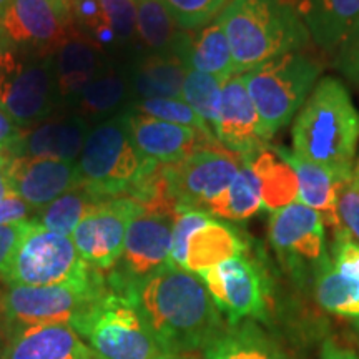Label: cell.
I'll use <instances>...</instances> for the list:
<instances>
[{"mask_svg": "<svg viewBox=\"0 0 359 359\" xmlns=\"http://www.w3.org/2000/svg\"><path fill=\"white\" fill-rule=\"evenodd\" d=\"M70 325L97 359H170L132 299L110 288Z\"/></svg>", "mask_w": 359, "mask_h": 359, "instance_id": "8992f818", "label": "cell"}, {"mask_svg": "<svg viewBox=\"0 0 359 359\" xmlns=\"http://www.w3.org/2000/svg\"><path fill=\"white\" fill-rule=\"evenodd\" d=\"M313 285L314 298L323 309L339 316H359V243L334 236Z\"/></svg>", "mask_w": 359, "mask_h": 359, "instance_id": "2e32d148", "label": "cell"}, {"mask_svg": "<svg viewBox=\"0 0 359 359\" xmlns=\"http://www.w3.org/2000/svg\"><path fill=\"white\" fill-rule=\"evenodd\" d=\"M321 359H359L358 354L349 349L348 346H343L336 339H326L321 348Z\"/></svg>", "mask_w": 359, "mask_h": 359, "instance_id": "ee69618b", "label": "cell"}, {"mask_svg": "<svg viewBox=\"0 0 359 359\" xmlns=\"http://www.w3.org/2000/svg\"><path fill=\"white\" fill-rule=\"evenodd\" d=\"M137 37L154 53H175L188 37L161 0H137Z\"/></svg>", "mask_w": 359, "mask_h": 359, "instance_id": "4dcf8cb0", "label": "cell"}, {"mask_svg": "<svg viewBox=\"0 0 359 359\" xmlns=\"http://www.w3.org/2000/svg\"><path fill=\"white\" fill-rule=\"evenodd\" d=\"M351 323H353L354 330H356V333H358V336H359V316L351 318Z\"/></svg>", "mask_w": 359, "mask_h": 359, "instance_id": "681fc988", "label": "cell"}, {"mask_svg": "<svg viewBox=\"0 0 359 359\" xmlns=\"http://www.w3.org/2000/svg\"><path fill=\"white\" fill-rule=\"evenodd\" d=\"M22 128L17 125L7 111L0 107V147L8 148L12 151V147L15 145L17 140L20 138Z\"/></svg>", "mask_w": 359, "mask_h": 359, "instance_id": "7bdbcfd3", "label": "cell"}, {"mask_svg": "<svg viewBox=\"0 0 359 359\" xmlns=\"http://www.w3.org/2000/svg\"><path fill=\"white\" fill-rule=\"evenodd\" d=\"M128 83L118 72L103 69L77 97L79 116L98 118L118 110L127 98Z\"/></svg>", "mask_w": 359, "mask_h": 359, "instance_id": "836d02e7", "label": "cell"}, {"mask_svg": "<svg viewBox=\"0 0 359 359\" xmlns=\"http://www.w3.org/2000/svg\"><path fill=\"white\" fill-rule=\"evenodd\" d=\"M154 163L138 154L120 114L90 128L77 160L80 187L102 200L127 198Z\"/></svg>", "mask_w": 359, "mask_h": 359, "instance_id": "5b68a950", "label": "cell"}, {"mask_svg": "<svg viewBox=\"0 0 359 359\" xmlns=\"http://www.w3.org/2000/svg\"><path fill=\"white\" fill-rule=\"evenodd\" d=\"M246 251L248 243L236 226L212 218L188 240L185 269L200 275L205 269L241 257Z\"/></svg>", "mask_w": 359, "mask_h": 359, "instance_id": "484cf974", "label": "cell"}, {"mask_svg": "<svg viewBox=\"0 0 359 359\" xmlns=\"http://www.w3.org/2000/svg\"><path fill=\"white\" fill-rule=\"evenodd\" d=\"M321 72L320 58L306 50L285 53L245 72L264 140H271L302 110Z\"/></svg>", "mask_w": 359, "mask_h": 359, "instance_id": "277c9868", "label": "cell"}, {"mask_svg": "<svg viewBox=\"0 0 359 359\" xmlns=\"http://www.w3.org/2000/svg\"><path fill=\"white\" fill-rule=\"evenodd\" d=\"M268 238L283 268L298 283L313 280L327 257L321 215L298 200L271 212Z\"/></svg>", "mask_w": 359, "mask_h": 359, "instance_id": "30bf717a", "label": "cell"}, {"mask_svg": "<svg viewBox=\"0 0 359 359\" xmlns=\"http://www.w3.org/2000/svg\"><path fill=\"white\" fill-rule=\"evenodd\" d=\"M278 150L291 165L298 178V201L320 213L326 226L334 233L338 231V196L344 180L320 165L299 158L288 148L278 147Z\"/></svg>", "mask_w": 359, "mask_h": 359, "instance_id": "d4e9b609", "label": "cell"}, {"mask_svg": "<svg viewBox=\"0 0 359 359\" xmlns=\"http://www.w3.org/2000/svg\"><path fill=\"white\" fill-rule=\"evenodd\" d=\"M334 65L344 77L359 87V24L339 45L334 53Z\"/></svg>", "mask_w": 359, "mask_h": 359, "instance_id": "ab89813d", "label": "cell"}, {"mask_svg": "<svg viewBox=\"0 0 359 359\" xmlns=\"http://www.w3.org/2000/svg\"><path fill=\"white\" fill-rule=\"evenodd\" d=\"M127 296L170 359L203 353L226 326L203 280L172 263L133 286Z\"/></svg>", "mask_w": 359, "mask_h": 359, "instance_id": "6da1fadb", "label": "cell"}, {"mask_svg": "<svg viewBox=\"0 0 359 359\" xmlns=\"http://www.w3.org/2000/svg\"><path fill=\"white\" fill-rule=\"evenodd\" d=\"M215 138L219 145L240 156H250L268 143L263 138L258 111L245 85L243 74L231 75L222 85Z\"/></svg>", "mask_w": 359, "mask_h": 359, "instance_id": "d6986e66", "label": "cell"}, {"mask_svg": "<svg viewBox=\"0 0 359 359\" xmlns=\"http://www.w3.org/2000/svg\"><path fill=\"white\" fill-rule=\"evenodd\" d=\"M130 137L143 158L160 165H173L188 158L200 148L217 145L208 135L182 125L147 116L137 111H123Z\"/></svg>", "mask_w": 359, "mask_h": 359, "instance_id": "ac0fdd59", "label": "cell"}, {"mask_svg": "<svg viewBox=\"0 0 359 359\" xmlns=\"http://www.w3.org/2000/svg\"><path fill=\"white\" fill-rule=\"evenodd\" d=\"M12 193L35 212L80 187L77 163L43 156H13L6 168Z\"/></svg>", "mask_w": 359, "mask_h": 359, "instance_id": "e0dca14e", "label": "cell"}, {"mask_svg": "<svg viewBox=\"0 0 359 359\" xmlns=\"http://www.w3.org/2000/svg\"><path fill=\"white\" fill-rule=\"evenodd\" d=\"M12 158H13L12 151L8 150V148L0 147V170L7 168L8 163H11V161H12Z\"/></svg>", "mask_w": 359, "mask_h": 359, "instance_id": "7dc6e473", "label": "cell"}, {"mask_svg": "<svg viewBox=\"0 0 359 359\" xmlns=\"http://www.w3.org/2000/svg\"><path fill=\"white\" fill-rule=\"evenodd\" d=\"M198 276L230 326L245 320L266 321L271 283L262 264L248 257V251L205 269Z\"/></svg>", "mask_w": 359, "mask_h": 359, "instance_id": "8fae6325", "label": "cell"}, {"mask_svg": "<svg viewBox=\"0 0 359 359\" xmlns=\"http://www.w3.org/2000/svg\"><path fill=\"white\" fill-rule=\"evenodd\" d=\"M30 224H32V218L17 223L0 224V278L6 273L17 246L25 233L29 231Z\"/></svg>", "mask_w": 359, "mask_h": 359, "instance_id": "60d3db41", "label": "cell"}, {"mask_svg": "<svg viewBox=\"0 0 359 359\" xmlns=\"http://www.w3.org/2000/svg\"><path fill=\"white\" fill-rule=\"evenodd\" d=\"M105 275L80 257L72 236L45 230L32 219L4 273L7 286L87 285Z\"/></svg>", "mask_w": 359, "mask_h": 359, "instance_id": "52a82bcc", "label": "cell"}, {"mask_svg": "<svg viewBox=\"0 0 359 359\" xmlns=\"http://www.w3.org/2000/svg\"><path fill=\"white\" fill-rule=\"evenodd\" d=\"M58 100L52 57L0 47V107L20 128L50 118Z\"/></svg>", "mask_w": 359, "mask_h": 359, "instance_id": "ba28073f", "label": "cell"}, {"mask_svg": "<svg viewBox=\"0 0 359 359\" xmlns=\"http://www.w3.org/2000/svg\"><path fill=\"white\" fill-rule=\"evenodd\" d=\"M293 154L346 180L356 167L359 111L341 80H318L294 116Z\"/></svg>", "mask_w": 359, "mask_h": 359, "instance_id": "7a4b0ae2", "label": "cell"}, {"mask_svg": "<svg viewBox=\"0 0 359 359\" xmlns=\"http://www.w3.org/2000/svg\"><path fill=\"white\" fill-rule=\"evenodd\" d=\"M0 359H97L70 323L19 326L8 331Z\"/></svg>", "mask_w": 359, "mask_h": 359, "instance_id": "44dd1931", "label": "cell"}, {"mask_svg": "<svg viewBox=\"0 0 359 359\" xmlns=\"http://www.w3.org/2000/svg\"><path fill=\"white\" fill-rule=\"evenodd\" d=\"M213 217L208 212L198 208H177L173 218V228H172V245H170V263L175 266L185 268L187 259V245L190 236L208 223Z\"/></svg>", "mask_w": 359, "mask_h": 359, "instance_id": "f35d334b", "label": "cell"}, {"mask_svg": "<svg viewBox=\"0 0 359 359\" xmlns=\"http://www.w3.org/2000/svg\"><path fill=\"white\" fill-rule=\"evenodd\" d=\"M132 111H137V114L147 116H154V118L158 120H165V122L170 123L182 125V127L198 130V132L215 138L212 128L182 98H142V100H138L132 107Z\"/></svg>", "mask_w": 359, "mask_h": 359, "instance_id": "d590c367", "label": "cell"}, {"mask_svg": "<svg viewBox=\"0 0 359 359\" xmlns=\"http://www.w3.org/2000/svg\"><path fill=\"white\" fill-rule=\"evenodd\" d=\"M222 80L213 75L187 69L182 87V100L187 102L201 116V120L212 128L213 133L218 120L219 102H222Z\"/></svg>", "mask_w": 359, "mask_h": 359, "instance_id": "e575fe53", "label": "cell"}, {"mask_svg": "<svg viewBox=\"0 0 359 359\" xmlns=\"http://www.w3.org/2000/svg\"><path fill=\"white\" fill-rule=\"evenodd\" d=\"M102 50L87 37L72 32L53 55L58 98H77L82 90L105 69Z\"/></svg>", "mask_w": 359, "mask_h": 359, "instance_id": "cb8c5ba5", "label": "cell"}, {"mask_svg": "<svg viewBox=\"0 0 359 359\" xmlns=\"http://www.w3.org/2000/svg\"><path fill=\"white\" fill-rule=\"evenodd\" d=\"M215 20L226 35L238 74L311 43L294 0H228Z\"/></svg>", "mask_w": 359, "mask_h": 359, "instance_id": "3957f363", "label": "cell"}, {"mask_svg": "<svg viewBox=\"0 0 359 359\" xmlns=\"http://www.w3.org/2000/svg\"><path fill=\"white\" fill-rule=\"evenodd\" d=\"M142 213V205L125 196L105 200L90 210L72 233L83 262L103 275L111 271L122 255L130 223Z\"/></svg>", "mask_w": 359, "mask_h": 359, "instance_id": "5bb4252c", "label": "cell"}, {"mask_svg": "<svg viewBox=\"0 0 359 359\" xmlns=\"http://www.w3.org/2000/svg\"><path fill=\"white\" fill-rule=\"evenodd\" d=\"M62 24L72 29V0H48Z\"/></svg>", "mask_w": 359, "mask_h": 359, "instance_id": "f6af8a7d", "label": "cell"}, {"mask_svg": "<svg viewBox=\"0 0 359 359\" xmlns=\"http://www.w3.org/2000/svg\"><path fill=\"white\" fill-rule=\"evenodd\" d=\"M201 359H291L257 323L226 325L201 353Z\"/></svg>", "mask_w": 359, "mask_h": 359, "instance_id": "83f0119b", "label": "cell"}, {"mask_svg": "<svg viewBox=\"0 0 359 359\" xmlns=\"http://www.w3.org/2000/svg\"><path fill=\"white\" fill-rule=\"evenodd\" d=\"M339 228L334 236H344L359 243V158L353 173L344 180L338 196Z\"/></svg>", "mask_w": 359, "mask_h": 359, "instance_id": "74e56055", "label": "cell"}, {"mask_svg": "<svg viewBox=\"0 0 359 359\" xmlns=\"http://www.w3.org/2000/svg\"><path fill=\"white\" fill-rule=\"evenodd\" d=\"M102 201L105 200L98 198L90 191L83 190L82 187H79L75 190L65 193V195L58 196L57 200H53L45 208L39 210L32 219L40 226H43L45 230L72 236V233L82 222L85 215Z\"/></svg>", "mask_w": 359, "mask_h": 359, "instance_id": "d6a6232c", "label": "cell"}, {"mask_svg": "<svg viewBox=\"0 0 359 359\" xmlns=\"http://www.w3.org/2000/svg\"><path fill=\"white\" fill-rule=\"evenodd\" d=\"M35 210L27 205L19 196H11L0 201V224L24 222V219L34 218Z\"/></svg>", "mask_w": 359, "mask_h": 359, "instance_id": "b9f144b4", "label": "cell"}, {"mask_svg": "<svg viewBox=\"0 0 359 359\" xmlns=\"http://www.w3.org/2000/svg\"><path fill=\"white\" fill-rule=\"evenodd\" d=\"M11 196H15V195L12 193L11 183H8V178H7V172L6 168H4L0 170V201L11 198Z\"/></svg>", "mask_w": 359, "mask_h": 359, "instance_id": "bcb514c9", "label": "cell"}, {"mask_svg": "<svg viewBox=\"0 0 359 359\" xmlns=\"http://www.w3.org/2000/svg\"><path fill=\"white\" fill-rule=\"evenodd\" d=\"M107 291V276L87 285H12L0 294V316L8 331L45 323H72Z\"/></svg>", "mask_w": 359, "mask_h": 359, "instance_id": "9c48e42d", "label": "cell"}, {"mask_svg": "<svg viewBox=\"0 0 359 359\" xmlns=\"http://www.w3.org/2000/svg\"><path fill=\"white\" fill-rule=\"evenodd\" d=\"M180 29L193 32L208 25L228 0H161Z\"/></svg>", "mask_w": 359, "mask_h": 359, "instance_id": "8d00e7d4", "label": "cell"}, {"mask_svg": "<svg viewBox=\"0 0 359 359\" xmlns=\"http://www.w3.org/2000/svg\"><path fill=\"white\" fill-rule=\"evenodd\" d=\"M8 4H11V0H0V15H2L4 12H6V8Z\"/></svg>", "mask_w": 359, "mask_h": 359, "instance_id": "c3c4849f", "label": "cell"}, {"mask_svg": "<svg viewBox=\"0 0 359 359\" xmlns=\"http://www.w3.org/2000/svg\"><path fill=\"white\" fill-rule=\"evenodd\" d=\"M263 208L262 188L248 161L243 158L231 185L208 206L212 217H219L228 222H245L255 217Z\"/></svg>", "mask_w": 359, "mask_h": 359, "instance_id": "1f68e13d", "label": "cell"}, {"mask_svg": "<svg viewBox=\"0 0 359 359\" xmlns=\"http://www.w3.org/2000/svg\"><path fill=\"white\" fill-rule=\"evenodd\" d=\"M70 32L48 0H11L0 15V47L32 55H55Z\"/></svg>", "mask_w": 359, "mask_h": 359, "instance_id": "9a60e30c", "label": "cell"}, {"mask_svg": "<svg viewBox=\"0 0 359 359\" xmlns=\"http://www.w3.org/2000/svg\"><path fill=\"white\" fill-rule=\"evenodd\" d=\"M177 55L182 58L187 69L213 75L222 82L238 74L233 64L230 43L217 20L205 25L198 34H188Z\"/></svg>", "mask_w": 359, "mask_h": 359, "instance_id": "f1b7e54d", "label": "cell"}, {"mask_svg": "<svg viewBox=\"0 0 359 359\" xmlns=\"http://www.w3.org/2000/svg\"><path fill=\"white\" fill-rule=\"evenodd\" d=\"M175 213L145 212L130 223L122 255L115 268L107 273V285L116 293L127 294L170 263V245Z\"/></svg>", "mask_w": 359, "mask_h": 359, "instance_id": "7c38bea8", "label": "cell"}, {"mask_svg": "<svg viewBox=\"0 0 359 359\" xmlns=\"http://www.w3.org/2000/svg\"><path fill=\"white\" fill-rule=\"evenodd\" d=\"M187 67L175 53H151L133 75V90L142 98H182Z\"/></svg>", "mask_w": 359, "mask_h": 359, "instance_id": "f546056e", "label": "cell"}, {"mask_svg": "<svg viewBox=\"0 0 359 359\" xmlns=\"http://www.w3.org/2000/svg\"><path fill=\"white\" fill-rule=\"evenodd\" d=\"M243 158L248 161L250 168L259 182L263 208L276 212L298 200V178L278 147L266 143L255 154Z\"/></svg>", "mask_w": 359, "mask_h": 359, "instance_id": "4316f807", "label": "cell"}, {"mask_svg": "<svg viewBox=\"0 0 359 359\" xmlns=\"http://www.w3.org/2000/svg\"><path fill=\"white\" fill-rule=\"evenodd\" d=\"M72 29L105 52L137 35V0H72Z\"/></svg>", "mask_w": 359, "mask_h": 359, "instance_id": "ffe728a7", "label": "cell"}, {"mask_svg": "<svg viewBox=\"0 0 359 359\" xmlns=\"http://www.w3.org/2000/svg\"><path fill=\"white\" fill-rule=\"evenodd\" d=\"M88 132V122L82 116H50L32 127L22 128L12 154L13 156H43L77 163Z\"/></svg>", "mask_w": 359, "mask_h": 359, "instance_id": "7402d4cb", "label": "cell"}, {"mask_svg": "<svg viewBox=\"0 0 359 359\" xmlns=\"http://www.w3.org/2000/svg\"><path fill=\"white\" fill-rule=\"evenodd\" d=\"M311 42L334 57L339 45L359 24V0H294Z\"/></svg>", "mask_w": 359, "mask_h": 359, "instance_id": "603a6c76", "label": "cell"}, {"mask_svg": "<svg viewBox=\"0 0 359 359\" xmlns=\"http://www.w3.org/2000/svg\"><path fill=\"white\" fill-rule=\"evenodd\" d=\"M241 163L243 156L217 143L200 148L178 163L165 165L177 208L185 206L208 212L210 203L231 185Z\"/></svg>", "mask_w": 359, "mask_h": 359, "instance_id": "4fadbf2b", "label": "cell"}]
</instances>
